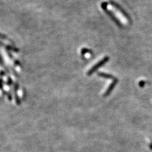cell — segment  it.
<instances>
[{
  "mask_svg": "<svg viewBox=\"0 0 152 152\" xmlns=\"http://www.w3.org/2000/svg\"><path fill=\"white\" fill-rule=\"evenodd\" d=\"M117 82H118V81L117 80V79H115V80L113 81V82L111 84V85L109 86V87H108V89L106 90L105 93V94H104V96H107L108 95H109L110 93H111V90H112L114 89V86H115V85H116V83H117Z\"/></svg>",
  "mask_w": 152,
  "mask_h": 152,
  "instance_id": "obj_1",
  "label": "cell"
},
{
  "mask_svg": "<svg viewBox=\"0 0 152 152\" xmlns=\"http://www.w3.org/2000/svg\"><path fill=\"white\" fill-rule=\"evenodd\" d=\"M145 83H146V82H145V81H140V82H139V83H138V85H139L141 87H143L144 86H145Z\"/></svg>",
  "mask_w": 152,
  "mask_h": 152,
  "instance_id": "obj_2",
  "label": "cell"
},
{
  "mask_svg": "<svg viewBox=\"0 0 152 152\" xmlns=\"http://www.w3.org/2000/svg\"><path fill=\"white\" fill-rule=\"evenodd\" d=\"M150 148H151V149H152V144L150 145Z\"/></svg>",
  "mask_w": 152,
  "mask_h": 152,
  "instance_id": "obj_3",
  "label": "cell"
}]
</instances>
